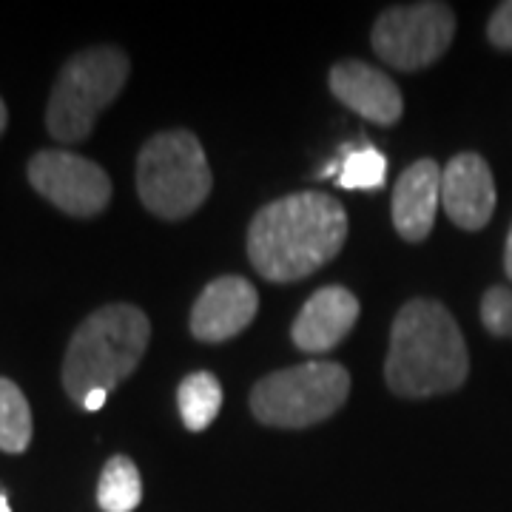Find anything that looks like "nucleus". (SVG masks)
<instances>
[{"instance_id": "f257e3e1", "label": "nucleus", "mask_w": 512, "mask_h": 512, "mask_svg": "<svg viewBox=\"0 0 512 512\" xmlns=\"http://www.w3.org/2000/svg\"><path fill=\"white\" fill-rule=\"evenodd\" d=\"M348 214L330 194L302 191L265 205L248 228V256L268 282H296L316 274L342 251Z\"/></svg>"}, {"instance_id": "f03ea898", "label": "nucleus", "mask_w": 512, "mask_h": 512, "mask_svg": "<svg viewBox=\"0 0 512 512\" xmlns=\"http://www.w3.org/2000/svg\"><path fill=\"white\" fill-rule=\"evenodd\" d=\"M470 356L453 313L433 299H413L396 313L384 362L387 387L404 399L453 393L467 382Z\"/></svg>"}, {"instance_id": "7ed1b4c3", "label": "nucleus", "mask_w": 512, "mask_h": 512, "mask_svg": "<svg viewBox=\"0 0 512 512\" xmlns=\"http://www.w3.org/2000/svg\"><path fill=\"white\" fill-rule=\"evenodd\" d=\"M151 339L148 316L134 305L117 302L94 311L74 330L63 359V387L83 404L94 390H114L143 362Z\"/></svg>"}, {"instance_id": "20e7f679", "label": "nucleus", "mask_w": 512, "mask_h": 512, "mask_svg": "<svg viewBox=\"0 0 512 512\" xmlns=\"http://www.w3.org/2000/svg\"><path fill=\"white\" fill-rule=\"evenodd\" d=\"M211 168L200 140L185 131L154 134L137 157V194L154 217L185 220L211 194Z\"/></svg>"}, {"instance_id": "39448f33", "label": "nucleus", "mask_w": 512, "mask_h": 512, "mask_svg": "<svg viewBox=\"0 0 512 512\" xmlns=\"http://www.w3.org/2000/svg\"><path fill=\"white\" fill-rule=\"evenodd\" d=\"M126 80L128 57L114 46H94L69 57L46 106L49 134L66 146L86 140L97 117L123 92Z\"/></svg>"}, {"instance_id": "423d86ee", "label": "nucleus", "mask_w": 512, "mask_h": 512, "mask_svg": "<svg viewBox=\"0 0 512 512\" xmlns=\"http://www.w3.org/2000/svg\"><path fill=\"white\" fill-rule=\"evenodd\" d=\"M350 393V373L336 362H305L259 379L251 413L268 427L302 430L333 416Z\"/></svg>"}, {"instance_id": "0eeeda50", "label": "nucleus", "mask_w": 512, "mask_h": 512, "mask_svg": "<svg viewBox=\"0 0 512 512\" xmlns=\"http://www.w3.org/2000/svg\"><path fill=\"white\" fill-rule=\"evenodd\" d=\"M456 15L447 3H407L390 6L373 26V49L402 72H419L436 63L453 43Z\"/></svg>"}, {"instance_id": "6e6552de", "label": "nucleus", "mask_w": 512, "mask_h": 512, "mask_svg": "<svg viewBox=\"0 0 512 512\" xmlns=\"http://www.w3.org/2000/svg\"><path fill=\"white\" fill-rule=\"evenodd\" d=\"M26 171L37 194L69 217H97L109 208V174L74 151H63V148L37 151Z\"/></svg>"}, {"instance_id": "1a4fd4ad", "label": "nucleus", "mask_w": 512, "mask_h": 512, "mask_svg": "<svg viewBox=\"0 0 512 512\" xmlns=\"http://www.w3.org/2000/svg\"><path fill=\"white\" fill-rule=\"evenodd\" d=\"M259 293L245 276H220L202 288L191 311V333L200 342L234 339L254 322Z\"/></svg>"}, {"instance_id": "9d476101", "label": "nucleus", "mask_w": 512, "mask_h": 512, "mask_svg": "<svg viewBox=\"0 0 512 512\" xmlns=\"http://www.w3.org/2000/svg\"><path fill=\"white\" fill-rule=\"evenodd\" d=\"M441 205L447 217L464 231L484 228L495 211L493 171L473 151L456 154L441 168Z\"/></svg>"}, {"instance_id": "9b49d317", "label": "nucleus", "mask_w": 512, "mask_h": 512, "mask_svg": "<svg viewBox=\"0 0 512 512\" xmlns=\"http://www.w3.org/2000/svg\"><path fill=\"white\" fill-rule=\"evenodd\" d=\"M330 92L350 111L365 117L376 126L399 123L404 111V100L399 86L379 72L376 66H367L362 60H342L330 69Z\"/></svg>"}, {"instance_id": "f8f14e48", "label": "nucleus", "mask_w": 512, "mask_h": 512, "mask_svg": "<svg viewBox=\"0 0 512 512\" xmlns=\"http://www.w3.org/2000/svg\"><path fill=\"white\" fill-rule=\"evenodd\" d=\"M356 319H359V299L348 288L342 285L319 288L293 319V345L305 353H328L353 330Z\"/></svg>"}, {"instance_id": "ddd939ff", "label": "nucleus", "mask_w": 512, "mask_h": 512, "mask_svg": "<svg viewBox=\"0 0 512 512\" xmlns=\"http://www.w3.org/2000/svg\"><path fill=\"white\" fill-rule=\"evenodd\" d=\"M441 202V168L436 160H416L393 185V225L407 242L433 231Z\"/></svg>"}, {"instance_id": "4468645a", "label": "nucleus", "mask_w": 512, "mask_h": 512, "mask_svg": "<svg viewBox=\"0 0 512 512\" xmlns=\"http://www.w3.org/2000/svg\"><path fill=\"white\" fill-rule=\"evenodd\" d=\"M177 407H180V416L183 424L191 433H200L208 430L214 419L220 416L222 407V384L214 373L200 370V373H191L185 376L180 387H177Z\"/></svg>"}, {"instance_id": "2eb2a0df", "label": "nucleus", "mask_w": 512, "mask_h": 512, "mask_svg": "<svg viewBox=\"0 0 512 512\" xmlns=\"http://www.w3.org/2000/svg\"><path fill=\"white\" fill-rule=\"evenodd\" d=\"M143 501V478L128 456H111L97 481V504L103 512H134Z\"/></svg>"}, {"instance_id": "dca6fc26", "label": "nucleus", "mask_w": 512, "mask_h": 512, "mask_svg": "<svg viewBox=\"0 0 512 512\" xmlns=\"http://www.w3.org/2000/svg\"><path fill=\"white\" fill-rule=\"evenodd\" d=\"M32 441V407L12 379L0 376V450L26 453Z\"/></svg>"}, {"instance_id": "f3484780", "label": "nucleus", "mask_w": 512, "mask_h": 512, "mask_svg": "<svg viewBox=\"0 0 512 512\" xmlns=\"http://www.w3.org/2000/svg\"><path fill=\"white\" fill-rule=\"evenodd\" d=\"M387 180V157L370 143L359 148H350L339 160L336 183L348 191H376Z\"/></svg>"}, {"instance_id": "a211bd4d", "label": "nucleus", "mask_w": 512, "mask_h": 512, "mask_svg": "<svg viewBox=\"0 0 512 512\" xmlns=\"http://www.w3.org/2000/svg\"><path fill=\"white\" fill-rule=\"evenodd\" d=\"M481 322L493 336H512V291L490 288L481 299Z\"/></svg>"}, {"instance_id": "6ab92c4d", "label": "nucleus", "mask_w": 512, "mask_h": 512, "mask_svg": "<svg viewBox=\"0 0 512 512\" xmlns=\"http://www.w3.org/2000/svg\"><path fill=\"white\" fill-rule=\"evenodd\" d=\"M487 37L498 49H512V0L495 9L490 26H487Z\"/></svg>"}, {"instance_id": "aec40b11", "label": "nucleus", "mask_w": 512, "mask_h": 512, "mask_svg": "<svg viewBox=\"0 0 512 512\" xmlns=\"http://www.w3.org/2000/svg\"><path fill=\"white\" fill-rule=\"evenodd\" d=\"M106 396H109L106 390H94V393H89V396L83 399L80 407H86V410H100V407L106 404Z\"/></svg>"}, {"instance_id": "412c9836", "label": "nucleus", "mask_w": 512, "mask_h": 512, "mask_svg": "<svg viewBox=\"0 0 512 512\" xmlns=\"http://www.w3.org/2000/svg\"><path fill=\"white\" fill-rule=\"evenodd\" d=\"M504 271H507V276L512 279V228L510 234H507V251H504Z\"/></svg>"}, {"instance_id": "4be33fe9", "label": "nucleus", "mask_w": 512, "mask_h": 512, "mask_svg": "<svg viewBox=\"0 0 512 512\" xmlns=\"http://www.w3.org/2000/svg\"><path fill=\"white\" fill-rule=\"evenodd\" d=\"M6 123H9V111H6V103H3V97H0V134L6 131Z\"/></svg>"}, {"instance_id": "5701e85b", "label": "nucleus", "mask_w": 512, "mask_h": 512, "mask_svg": "<svg viewBox=\"0 0 512 512\" xmlns=\"http://www.w3.org/2000/svg\"><path fill=\"white\" fill-rule=\"evenodd\" d=\"M0 512H12V507H9V498H6V493H0Z\"/></svg>"}]
</instances>
